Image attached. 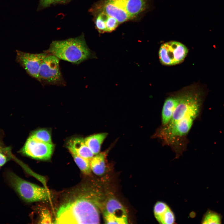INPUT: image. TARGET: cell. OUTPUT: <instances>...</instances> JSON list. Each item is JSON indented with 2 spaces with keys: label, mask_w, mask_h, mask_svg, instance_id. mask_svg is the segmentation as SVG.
I'll return each mask as SVG.
<instances>
[{
  "label": "cell",
  "mask_w": 224,
  "mask_h": 224,
  "mask_svg": "<svg viewBox=\"0 0 224 224\" xmlns=\"http://www.w3.org/2000/svg\"><path fill=\"white\" fill-rule=\"evenodd\" d=\"M65 0H56V2L63 1Z\"/></svg>",
  "instance_id": "obj_25"
},
{
  "label": "cell",
  "mask_w": 224,
  "mask_h": 224,
  "mask_svg": "<svg viewBox=\"0 0 224 224\" xmlns=\"http://www.w3.org/2000/svg\"><path fill=\"white\" fill-rule=\"evenodd\" d=\"M107 194L102 210L105 223L106 224L128 223L126 209L114 197Z\"/></svg>",
  "instance_id": "obj_6"
},
{
  "label": "cell",
  "mask_w": 224,
  "mask_h": 224,
  "mask_svg": "<svg viewBox=\"0 0 224 224\" xmlns=\"http://www.w3.org/2000/svg\"><path fill=\"white\" fill-rule=\"evenodd\" d=\"M99 12L114 18L119 24L131 20L126 12L120 9L110 0H106L104 2L100 7Z\"/></svg>",
  "instance_id": "obj_12"
},
{
  "label": "cell",
  "mask_w": 224,
  "mask_h": 224,
  "mask_svg": "<svg viewBox=\"0 0 224 224\" xmlns=\"http://www.w3.org/2000/svg\"><path fill=\"white\" fill-rule=\"evenodd\" d=\"M95 23L96 27L99 32L102 33L106 32L105 15L104 13L99 12Z\"/></svg>",
  "instance_id": "obj_20"
},
{
  "label": "cell",
  "mask_w": 224,
  "mask_h": 224,
  "mask_svg": "<svg viewBox=\"0 0 224 224\" xmlns=\"http://www.w3.org/2000/svg\"><path fill=\"white\" fill-rule=\"evenodd\" d=\"M9 183L25 201L29 202L46 201L50 196L45 188L26 181L12 172L7 174Z\"/></svg>",
  "instance_id": "obj_4"
},
{
  "label": "cell",
  "mask_w": 224,
  "mask_h": 224,
  "mask_svg": "<svg viewBox=\"0 0 224 224\" xmlns=\"http://www.w3.org/2000/svg\"><path fill=\"white\" fill-rule=\"evenodd\" d=\"M107 133H101L91 135L84 139L86 145L94 155L99 153L101 145L106 138Z\"/></svg>",
  "instance_id": "obj_16"
},
{
  "label": "cell",
  "mask_w": 224,
  "mask_h": 224,
  "mask_svg": "<svg viewBox=\"0 0 224 224\" xmlns=\"http://www.w3.org/2000/svg\"><path fill=\"white\" fill-rule=\"evenodd\" d=\"M56 2V0H40V5L43 7H46L53 3Z\"/></svg>",
  "instance_id": "obj_23"
},
{
  "label": "cell",
  "mask_w": 224,
  "mask_h": 224,
  "mask_svg": "<svg viewBox=\"0 0 224 224\" xmlns=\"http://www.w3.org/2000/svg\"><path fill=\"white\" fill-rule=\"evenodd\" d=\"M107 151L95 155L90 160L91 171L95 175L100 176L103 175L105 170V160Z\"/></svg>",
  "instance_id": "obj_15"
},
{
  "label": "cell",
  "mask_w": 224,
  "mask_h": 224,
  "mask_svg": "<svg viewBox=\"0 0 224 224\" xmlns=\"http://www.w3.org/2000/svg\"><path fill=\"white\" fill-rule=\"evenodd\" d=\"M104 14L105 15L106 32H110L115 30L119 24L114 18Z\"/></svg>",
  "instance_id": "obj_21"
},
{
  "label": "cell",
  "mask_w": 224,
  "mask_h": 224,
  "mask_svg": "<svg viewBox=\"0 0 224 224\" xmlns=\"http://www.w3.org/2000/svg\"><path fill=\"white\" fill-rule=\"evenodd\" d=\"M179 102L178 93L168 97L165 100L161 111V124L163 126L170 120Z\"/></svg>",
  "instance_id": "obj_13"
},
{
  "label": "cell",
  "mask_w": 224,
  "mask_h": 224,
  "mask_svg": "<svg viewBox=\"0 0 224 224\" xmlns=\"http://www.w3.org/2000/svg\"><path fill=\"white\" fill-rule=\"evenodd\" d=\"M60 59L49 54L42 62L39 70V82L43 84L65 86L66 82L59 67Z\"/></svg>",
  "instance_id": "obj_5"
},
{
  "label": "cell",
  "mask_w": 224,
  "mask_h": 224,
  "mask_svg": "<svg viewBox=\"0 0 224 224\" xmlns=\"http://www.w3.org/2000/svg\"><path fill=\"white\" fill-rule=\"evenodd\" d=\"M43 51L60 60L77 64L96 57L88 47L83 35L65 40L53 41L48 49Z\"/></svg>",
  "instance_id": "obj_3"
},
{
  "label": "cell",
  "mask_w": 224,
  "mask_h": 224,
  "mask_svg": "<svg viewBox=\"0 0 224 224\" xmlns=\"http://www.w3.org/2000/svg\"><path fill=\"white\" fill-rule=\"evenodd\" d=\"M221 218L219 215L213 212H207L203 216L201 223L204 224H220Z\"/></svg>",
  "instance_id": "obj_19"
},
{
  "label": "cell",
  "mask_w": 224,
  "mask_h": 224,
  "mask_svg": "<svg viewBox=\"0 0 224 224\" xmlns=\"http://www.w3.org/2000/svg\"><path fill=\"white\" fill-rule=\"evenodd\" d=\"M107 194L99 184L92 182L80 189L61 206L54 223L99 224Z\"/></svg>",
  "instance_id": "obj_2"
},
{
  "label": "cell",
  "mask_w": 224,
  "mask_h": 224,
  "mask_svg": "<svg viewBox=\"0 0 224 224\" xmlns=\"http://www.w3.org/2000/svg\"><path fill=\"white\" fill-rule=\"evenodd\" d=\"M30 136L41 142L52 143L50 133L47 129H42L36 130L32 133Z\"/></svg>",
  "instance_id": "obj_18"
},
{
  "label": "cell",
  "mask_w": 224,
  "mask_h": 224,
  "mask_svg": "<svg viewBox=\"0 0 224 224\" xmlns=\"http://www.w3.org/2000/svg\"><path fill=\"white\" fill-rule=\"evenodd\" d=\"M54 149L53 143L41 142L30 136L26 142L22 152L33 158L45 160L51 158Z\"/></svg>",
  "instance_id": "obj_9"
},
{
  "label": "cell",
  "mask_w": 224,
  "mask_h": 224,
  "mask_svg": "<svg viewBox=\"0 0 224 224\" xmlns=\"http://www.w3.org/2000/svg\"><path fill=\"white\" fill-rule=\"evenodd\" d=\"M154 217L160 224L176 223L175 214L170 207L165 202L158 201L153 208Z\"/></svg>",
  "instance_id": "obj_10"
},
{
  "label": "cell",
  "mask_w": 224,
  "mask_h": 224,
  "mask_svg": "<svg viewBox=\"0 0 224 224\" xmlns=\"http://www.w3.org/2000/svg\"><path fill=\"white\" fill-rule=\"evenodd\" d=\"M40 222L41 223H51L52 222L50 214L46 209H43L41 211Z\"/></svg>",
  "instance_id": "obj_22"
},
{
  "label": "cell",
  "mask_w": 224,
  "mask_h": 224,
  "mask_svg": "<svg viewBox=\"0 0 224 224\" xmlns=\"http://www.w3.org/2000/svg\"><path fill=\"white\" fill-rule=\"evenodd\" d=\"M0 167H1V166H0Z\"/></svg>",
  "instance_id": "obj_26"
},
{
  "label": "cell",
  "mask_w": 224,
  "mask_h": 224,
  "mask_svg": "<svg viewBox=\"0 0 224 224\" xmlns=\"http://www.w3.org/2000/svg\"><path fill=\"white\" fill-rule=\"evenodd\" d=\"M72 154L75 162L81 171L84 174L90 175L91 172L90 160L75 154Z\"/></svg>",
  "instance_id": "obj_17"
},
{
  "label": "cell",
  "mask_w": 224,
  "mask_h": 224,
  "mask_svg": "<svg viewBox=\"0 0 224 224\" xmlns=\"http://www.w3.org/2000/svg\"><path fill=\"white\" fill-rule=\"evenodd\" d=\"M16 61L31 77L39 82V72L41 64L49 54L43 52L38 54L30 53L17 50Z\"/></svg>",
  "instance_id": "obj_8"
},
{
  "label": "cell",
  "mask_w": 224,
  "mask_h": 224,
  "mask_svg": "<svg viewBox=\"0 0 224 224\" xmlns=\"http://www.w3.org/2000/svg\"><path fill=\"white\" fill-rule=\"evenodd\" d=\"M188 52L186 47L182 43L175 41H170L162 44L160 46L159 58L163 64L175 65L184 59Z\"/></svg>",
  "instance_id": "obj_7"
},
{
  "label": "cell",
  "mask_w": 224,
  "mask_h": 224,
  "mask_svg": "<svg viewBox=\"0 0 224 224\" xmlns=\"http://www.w3.org/2000/svg\"><path fill=\"white\" fill-rule=\"evenodd\" d=\"M206 93L199 86L178 93L179 102L170 120L165 126H160L152 136L170 147L175 154V158L186 150L188 135L200 114Z\"/></svg>",
  "instance_id": "obj_1"
},
{
  "label": "cell",
  "mask_w": 224,
  "mask_h": 224,
  "mask_svg": "<svg viewBox=\"0 0 224 224\" xmlns=\"http://www.w3.org/2000/svg\"><path fill=\"white\" fill-rule=\"evenodd\" d=\"M67 147L72 154L90 160L94 155L82 138H72L68 142Z\"/></svg>",
  "instance_id": "obj_11"
},
{
  "label": "cell",
  "mask_w": 224,
  "mask_h": 224,
  "mask_svg": "<svg viewBox=\"0 0 224 224\" xmlns=\"http://www.w3.org/2000/svg\"><path fill=\"white\" fill-rule=\"evenodd\" d=\"M7 159L5 155L0 151V166L3 165L7 161Z\"/></svg>",
  "instance_id": "obj_24"
},
{
  "label": "cell",
  "mask_w": 224,
  "mask_h": 224,
  "mask_svg": "<svg viewBox=\"0 0 224 224\" xmlns=\"http://www.w3.org/2000/svg\"><path fill=\"white\" fill-rule=\"evenodd\" d=\"M126 11L131 19L136 18L147 6V0H126Z\"/></svg>",
  "instance_id": "obj_14"
}]
</instances>
